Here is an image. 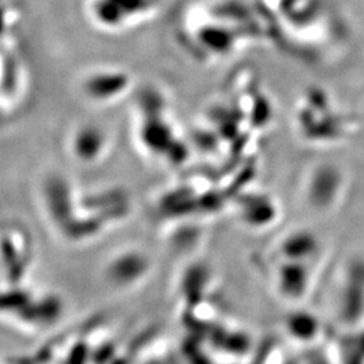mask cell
Wrapping results in <instances>:
<instances>
[{"instance_id": "obj_1", "label": "cell", "mask_w": 364, "mask_h": 364, "mask_svg": "<svg viewBox=\"0 0 364 364\" xmlns=\"http://www.w3.org/2000/svg\"><path fill=\"white\" fill-rule=\"evenodd\" d=\"M154 6L153 0H91L88 13L100 27L123 30L141 23Z\"/></svg>"}]
</instances>
